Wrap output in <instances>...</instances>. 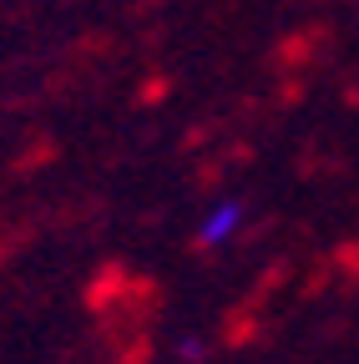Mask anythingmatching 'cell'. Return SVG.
Instances as JSON below:
<instances>
[{"instance_id":"cell-1","label":"cell","mask_w":359,"mask_h":364,"mask_svg":"<svg viewBox=\"0 0 359 364\" xmlns=\"http://www.w3.org/2000/svg\"><path fill=\"white\" fill-rule=\"evenodd\" d=\"M238 228H243V203H218V208L203 218V228H198V243H203V248H218V243H228Z\"/></svg>"},{"instance_id":"cell-2","label":"cell","mask_w":359,"mask_h":364,"mask_svg":"<svg viewBox=\"0 0 359 364\" xmlns=\"http://www.w3.org/2000/svg\"><path fill=\"white\" fill-rule=\"evenodd\" d=\"M177 354H183V359H198V354H203V339H183V344H177Z\"/></svg>"}]
</instances>
